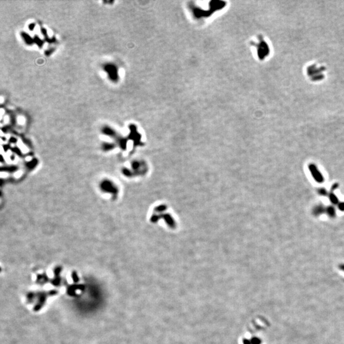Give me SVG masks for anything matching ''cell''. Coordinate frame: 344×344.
I'll return each mask as SVG.
<instances>
[{
    "instance_id": "3957f363",
    "label": "cell",
    "mask_w": 344,
    "mask_h": 344,
    "mask_svg": "<svg viewBox=\"0 0 344 344\" xmlns=\"http://www.w3.org/2000/svg\"><path fill=\"white\" fill-rule=\"evenodd\" d=\"M326 212L331 217H333L335 216V210L333 206L328 207L326 209Z\"/></svg>"
},
{
    "instance_id": "52a82bcc",
    "label": "cell",
    "mask_w": 344,
    "mask_h": 344,
    "mask_svg": "<svg viewBox=\"0 0 344 344\" xmlns=\"http://www.w3.org/2000/svg\"><path fill=\"white\" fill-rule=\"evenodd\" d=\"M337 187H338V184H337V183H336V184H335V185L333 186V187H332V189L334 190V189H335L336 188H337Z\"/></svg>"
},
{
    "instance_id": "8992f818",
    "label": "cell",
    "mask_w": 344,
    "mask_h": 344,
    "mask_svg": "<svg viewBox=\"0 0 344 344\" xmlns=\"http://www.w3.org/2000/svg\"><path fill=\"white\" fill-rule=\"evenodd\" d=\"M338 208L340 210L344 211V203H340V204L338 205Z\"/></svg>"
},
{
    "instance_id": "277c9868",
    "label": "cell",
    "mask_w": 344,
    "mask_h": 344,
    "mask_svg": "<svg viewBox=\"0 0 344 344\" xmlns=\"http://www.w3.org/2000/svg\"><path fill=\"white\" fill-rule=\"evenodd\" d=\"M330 201H331L332 203H333V204H337V203H338V200L337 197L333 193L330 194Z\"/></svg>"
},
{
    "instance_id": "5b68a950",
    "label": "cell",
    "mask_w": 344,
    "mask_h": 344,
    "mask_svg": "<svg viewBox=\"0 0 344 344\" xmlns=\"http://www.w3.org/2000/svg\"><path fill=\"white\" fill-rule=\"evenodd\" d=\"M319 194L320 195H323V196H326L327 194V191L324 188H320L318 191Z\"/></svg>"
},
{
    "instance_id": "7a4b0ae2",
    "label": "cell",
    "mask_w": 344,
    "mask_h": 344,
    "mask_svg": "<svg viewBox=\"0 0 344 344\" xmlns=\"http://www.w3.org/2000/svg\"><path fill=\"white\" fill-rule=\"evenodd\" d=\"M324 210H325V209L324 208V206L322 205H318L315 206L314 210H313V214L315 215V216H319L321 214L324 212Z\"/></svg>"
},
{
    "instance_id": "6da1fadb",
    "label": "cell",
    "mask_w": 344,
    "mask_h": 344,
    "mask_svg": "<svg viewBox=\"0 0 344 344\" xmlns=\"http://www.w3.org/2000/svg\"><path fill=\"white\" fill-rule=\"evenodd\" d=\"M309 170L311 172V173L313 176V177L314 178V179L315 181L319 182V183H321L324 181V177L322 175V174L320 173L319 171L317 168V167L313 165V164H312V165H309Z\"/></svg>"
}]
</instances>
